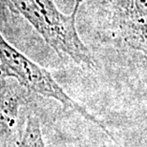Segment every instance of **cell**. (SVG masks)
Listing matches in <instances>:
<instances>
[{
	"instance_id": "cell-4",
	"label": "cell",
	"mask_w": 147,
	"mask_h": 147,
	"mask_svg": "<svg viewBox=\"0 0 147 147\" xmlns=\"http://www.w3.org/2000/svg\"><path fill=\"white\" fill-rule=\"evenodd\" d=\"M21 104V96L13 87L6 84L0 90V142L13 132Z\"/></svg>"
},
{
	"instance_id": "cell-5",
	"label": "cell",
	"mask_w": 147,
	"mask_h": 147,
	"mask_svg": "<svg viewBox=\"0 0 147 147\" xmlns=\"http://www.w3.org/2000/svg\"><path fill=\"white\" fill-rule=\"evenodd\" d=\"M17 147H46L39 119L34 112L28 114L25 129Z\"/></svg>"
},
{
	"instance_id": "cell-6",
	"label": "cell",
	"mask_w": 147,
	"mask_h": 147,
	"mask_svg": "<svg viewBox=\"0 0 147 147\" xmlns=\"http://www.w3.org/2000/svg\"><path fill=\"white\" fill-rule=\"evenodd\" d=\"M4 78H5V76H3L1 73H0V90H1L2 88L4 87L6 84H7V82H6V80L4 79Z\"/></svg>"
},
{
	"instance_id": "cell-1",
	"label": "cell",
	"mask_w": 147,
	"mask_h": 147,
	"mask_svg": "<svg viewBox=\"0 0 147 147\" xmlns=\"http://www.w3.org/2000/svg\"><path fill=\"white\" fill-rule=\"evenodd\" d=\"M83 1L75 0L73 11L65 14L54 0H7L9 7L24 17L57 55L93 68L95 59L76 29V17Z\"/></svg>"
},
{
	"instance_id": "cell-3",
	"label": "cell",
	"mask_w": 147,
	"mask_h": 147,
	"mask_svg": "<svg viewBox=\"0 0 147 147\" xmlns=\"http://www.w3.org/2000/svg\"><path fill=\"white\" fill-rule=\"evenodd\" d=\"M119 27L131 48L147 54V0H125L119 16Z\"/></svg>"
},
{
	"instance_id": "cell-2",
	"label": "cell",
	"mask_w": 147,
	"mask_h": 147,
	"mask_svg": "<svg viewBox=\"0 0 147 147\" xmlns=\"http://www.w3.org/2000/svg\"><path fill=\"white\" fill-rule=\"evenodd\" d=\"M0 73L4 76L13 78L29 92L43 98H53L66 110L73 111L91 123L101 129L108 137L112 133L100 120L78 103L57 83L48 70L31 60L16 47L13 46L0 33Z\"/></svg>"
}]
</instances>
